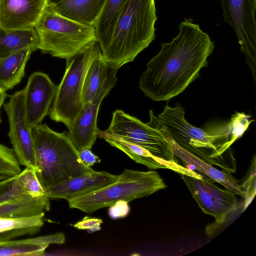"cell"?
<instances>
[{"mask_svg":"<svg viewBox=\"0 0 256 256\" xmlns=\"http://www.w3.org/2000/svg\"><path fill=\"white\" fill-rule=\"evenodd\" d=\"M214 48L208 35L190 18L185 19L177 36L170 42L162 43L159 52L148 62L140 77V88L154 101L169 100L200 78Z\"/></svg>","mask_w":256,"mask_h":256,"instance_id":"1","label":"cell"},{"mask_svg":"<svg viewBox=\"0 0 256 256\" xmlns=\"http://www.w3.org/2000/svg\"><path fill=\"white\" fill-rule=\"evenodd\" d=\"M156 20L154 0H128L102 52L105 61L118 70L132 62L154 40Z\"/></svg>","mask_w":256,"mask_h":256,"instance_id":"2","label":"cell"},{"mask_svg":"<svg viewBox=\"0 0 256 256\" xmlns=\"http://www.w3.org/2000/svg\"><path fill=\"white\" fill-rule=\"evenodd\" d=\"M37 176L46 190L62 182L93 172L81 160L67 132H58L46 124L32 128Z\"/></svg>","mask_w":256,"mask_h":256,"instance_id":"3","label":"cell"},{"mask_svg":"<svg viewBox=\"0 0 256 256\" xmlns=\"http://www.w3.org/2000/svg\"><path fill=\"white\" fill-rule=\"evenodd\" d=\"M184 115V108L179 104L174 107L166 105L157 116L150 110V120L146 124L202 160L216 165L227 172L235 173L236 168L228 164L224 156L219 155L212 136L206 132L190 124Z\"/></svg>","mask_w":256,"mask_h":256,"instance_id":"4","label":"cell"},{"mask_svg":"<svg viewBox=\"0 0 256 256\" xmlns=\"http://www.w3.org/2000/svg\"><path fill=\"white\" fill-rule=\"evenodd\" d=\"M34 28L40 40L38 50L42 54L66 60L98 42L94 26L62 16L48 4Z\"/></svg>","mask_w":256,"mask_h":256,"instance_id":"5","label":"cell"},{"mask_svg":"<svg viewBox=\"0 0 256 256\" xmlns=\"http://www.w3.org/2000/svg\"><path fill=\"white\" fill-rule=\"evenodd\" d=\"M166 186L164 180L156 171L126 169L112 184L68 202L70 208L92 213L100 208L110 206L120 200L129 202L149 196Z\"/></svg>","mask_w":256,"mask_h":256,"instance_id":"6","label":"cell"},{"mask_svg":"<svg viewBox=\"0 0 256 256\" xmlns=\"http://www.w3.org/2000/svg\"><path fill=\"white\" fill-rule=\"evenodd\" d=\"M94 42L73 57L68 59L64 76L56 86L49 112L50 119L63 123L68 128L82 110L84 82L92 60L100 50Z\"/></svg>","mask_w":256,"mask_h":256,"instance_id":"7","label":"cell"},{"mask_svg":"<svg viewBox=\"0 0 256 256\" xmlns=\"http://www.w3.org/2000/svg\"><path fill=\"white\" fill-rule=\"evenodd\" d=\"M104 132L142 146L163 160L178 164L168 142L160 131L122 110L113 112L110 124Z\"/></svg>","mask_w":256,"mask_h":256,"instance_id":"8","label":"cell"},{"mask_svg":"<svg viewBox=\"0 0 256 256\" xmlns=\"http://www.w3.org/2000/svg\"><path fill=\"white\" fill-rule=\"evenodd\" d=\"M224 20L235 32L241 52L256 79V0H220Z\"/></svg>","mask_w":256,"mask_h":256,"instance_id":"9","label":"cell"},{"mask_svg":"<svg viewBox=\"0 0 256 256\" xmlns=\"http://www.w3.org/2000/svg\"><path fill=\"white\" fill-rule=\"evenodd\" d=\"M200 208L206 214L213 216L218 224L224 223L227 216L238 208L234 194L214 184L215 181L206 176L202 179L178 174Z\"/></svg>","mask_w":256,"mask_h":256,"instance_id":"10","label":"cell"},{"mask_svg":"<svg viewBox=\"0 0 256 256\" xmlns=\"http://www.w3.org/2000/svg\"><path fill=\"white\" fill-rule=\"evenodd\" d=\"M24 89L14 92L4 104L9 123L8 136L20 165L33 168L36 170L32 128L27 126L24 118Z\"/></svg>","mask_w":256,"mask_h":256,"instance_id":"11","label":"cell"},{"mask_svg":"<svg viewBox=\"0 0 256 256\" xmlns=\"http://www.w3.org/2000/svg\"><path fill=\"white\" fill-rule=\"evenodd\" d=\"M118 70H114L98 88L92 100L84 106L68 128L70 138L78 152L91 149L98 136L97 118L100 104L114 86Z\"/></svg>","mask_w":256,"mask_h":256,"instance_id":"12","label":"cell"},{"mask_svg":"<svg viewBox=\"0 0 256 256\" xmlns=\"http://www.w3.org/2000/svg\"><path fill=\"white\" fill-rule=\"evenodd\" d=\"M56 86L46 74L36 72L29 76L24 90V108L27 126L32 128L49 114Z\"/></svg>","mask_w":256,"mask_h":256,"instance_id":"13","label":"cell"},{"mask_svg":"<svg viewBox=\"0 0 256 256\" xmlns=\"http://www.w3.org/2000/svg\"><path fill=\"white\" fill-rule=\"evenodd\" d=\"M48 4V0H0V28H34Z\"/></svg>","mask_w":256,"mask_h":256,"instance_id":"14","label":"cell"},{"mask_svg":"<svg viewBox=\"0 0 256 256\" xmlns=\"http://www.w3.org/2000/svg\"><path fill=\"white\" fill-rule=\"evenodd\" d=\"M118 176L106 172H88L62 182L46 190L50 198H64L68 201L90 193L115 182Z\"/></svg>","mask_w":256,"mask_h":256,"instance_id":"15","label":"cell"},{"mask_svg":"<svg viewBox=\"0 0 256 256\" xmlns=\"http://www.w3.org/2000/svg\"><path fill=\"white\" fill-rule=\"evenodd\" d=\"M98 136L105 140L112 146L122 150L136 162L144 164L150 169H170L178 174L181 173L196 178L200 174L184 167L178 164H174L160 158L146 149L138 145L128 142L118 137L105 133L98 130Z\"/></svg>","mask_w":256,"mask_h":256,"instance_id":"16","label":"cell"},{"mask_svg":"<svg viewBox=\"0 0 256 256\" xmlns=\"http://www.w3.org/2000/svg\"><path fill=\"white\" fill-rule=\"evenodd\" d=\"M163 135L168 142L174 155L180 158L184 163L193 166L196 170L220 183L226 188L244 198V194L238 181L231 173L219 170L212 164L202 160L182 148L167 136L164 134Z\"/></svg>","mask_w":256,"mask_h":256,"instance_id":"17","label":"cell"},{"mask_svg":"<svg viewBox=\"0 0 256 256\" xmlns=\"http://www.w3.org/2000/svg\"><path fill=\"white\" fill-rule=\"evenodd\" d=\"M64 242L62 232L22 240H0V256H42L49 244Z\"/></svg>","mask_w":256,"mask_h":256,"instance_id":"18","label":"cell"},{"mask_svg":"<svg viewBox=\"0 0 256 256\" xmlns=\"http://www.w3.org/2000/svg\"><path fill=\"white\" fill-rule=\"evenodd\" d=\"M106 2V0H65L51 6L62 16L82 24L94 26Z\"/></svg>","mask_w":256,"mask_h":256,"instance_id":"19","label":"cell"},{"mask_svg":"<svg viewBox=\"0 0 256 256\" xmlns=\"http://www.w3.org/2000/svg\"><path fill=\"white\" fill-rule=\"evenodd\" d=\"M250 116L244 113L236 112L230 121L225 124L215 126L207 131L212 138L214 144L220 156L230 148V146L240 138L254 120H250Z\"/></svg>","mask_w":256,"mask_h":256,"instance_id":"20","label":"cell"},{"mask_svg":"<svg viewBox=\"0 0 256 256\" xmlns=\"http://www.w3.org/2000/svg\"><path fill=\"white\" fill-rule=\"evenodd\" d=\"M24 49L0 58V88L4 92L13 88L25 75V68L32 52Z\"/></svg>","mask_w":256,"mask_h":256,"instance_id":"21","label":"cell"},{"mask_svg":"<svg viewBox=\"0 0 256 256\" xmlns=\"http://www.w3.org/2000/svg\"><path fill=\"white\" fill-rule=\"evenodd\" d=\"M39 42L35 28L6 30L0 28V58L27 48L36 51Z\"/></svg>","mask_w":256,"mask_h":256,"instance_id":"22","label":"cell"},{"mask_svg":"<svg viewBox=\"0 0 256 256\" xmlns=\"http://www.w3.org/2000/svg\"><path fill=\"white\" fill-rule=\"evenodd\" d=\"M114 70H118L105 61L100 50L90 64L85 76L82 92L83 106L92 100L100 86Z\"/></svg>","mask_w":256,"mask_h":256,"instance_id":"23","label":"cell"},{"mask_svg":"<svg viewBox=\"0 0 256 256\" xmlns=\"http://www.w3.org/2000/svg\"><path fill=\"white\" fill-rule=\"evenodd\" d=\"M128 0H106L94 26L102 52L108 46L118 19Z\"/></svg>","mask_w":256,"mask_h":256,"instance_id":"24","label":"cell"},{"mask_svg":"<svg viewBox=\"0 0 256 256\" xmlns=\"http://www.w3.org/2000/svg\"><path fill=\"white\" fill-rule=\"evenodd\" d=\"M50 198L46 195L38 198L10 200L0 204V218H16L38 215L48 211Z\"/></svg>","mask_w":256,"mask_h":256,"instance_id":"25","label":"cell"},{"mask_svg":"<svg viewBox=\"0 0 256 256\" xmlns=\"http://www.w3.org/2000/svg\"><path fill=\"white\" fill-rule=\"evenodd\" d=\"M44 212L32 216L0 218V234L14 232L20 234L38 230L43 225Z\"/></svg>","mask_w":256,"mask_h":256,"instance_id":"26","label":"cell"},{"mask_svg":"<svg viewBox=\"0 0 256 256\" xmlns=\"http://www.w3.org/2000/svg\"><path fill=\"white\" fill-rule=\"evenodd\" d=\"M15 182L22 193L31 198L45 196L44 190L34 168L26 167L15 178Z\"/></svg>","mask_w":256,"mask_h":256,"instance_id":"27","label":"cell"},{"mask_svg":"<svg viewBox=\"0 0 256 256\" xmlns=\"http://www.w3.org/2000/svg\"><path fill=\"white\" fill-rule=\"evenodd\" d=\"M20 172V164L13 149L0 144V174L14 176Z\"/></svg>","mask_w":256,"mask_h":256,"instance_id":"28","label":"cell"},{"mask_svg":"<svg viewBox=\"0 0 256 256\" xmlns=\"http://www.w3.org/2000/svg\"><path fill=\"white\" fill-rule=\"evenodd\" d=\"M15 177L9 176L0 180V204L10 200L28 198L22 194L14 184Z\"/></svg>","mask_w":256,"mask_h":256,"instance_id":"29","label":"cell"},{"mask_svg":"<svg viewBox=\"0 0 256 256\" xmlns=\"http://www.w3.org/2000/svg\"><path fill=\"white\" fill-rule=\"evenodd\" d=\"M255 156L254 157L253 164L251 165L250 172L246 179L240 184L245 199L243 211L252 202L256 194V163Z\"/></svg>","mask_w":256,"mask_h":256,"instance_id":"30","label":"cell"},{"mask_svg":"<svg viewBox=\"0 0 256 256\" xmlns=\"http://www.w3.org/2000/svg\"><path fill=\"white\" fill-rule=\"evenodd\" d=\"M130 210V208L128 202L120 200L116 202L114 204L110 206L108 209L109 216L113 219L126 217Z\"/></svg>","mask_w":256,"mask_h":256,"instance_id":"31","label":"cell"},{"mask_svg":"<svg viewBox=\"0 0 256 256\" xmlns=\"http://www.w3.org/2000/svg\"><path fill=\"white\" fill-rule=\"evenodd\" d=\"M102 222L100 218L86 216L73 226L79 230H86L88 232H94L100 229V226Z\"/></svg>","mask_w":256,"mask_h":256,"instance_id":"32","label":"cell"},{"mask_svg":"<svg viewBox=\"0 0 256 256\" xmlns=\"http://www.w3.org/2000/svg\"><path fill=\"white\" fill-rule=\"evenodd\" d=\"M82 162L87 166L90 167L100 162V158L93 154L90 149L84 148L78 152Z\"/></svg>","mask_w":256,"mask_h":256,"instance_id":"33","label":"cell"},{"mask_svg":"<svg viewBox=\"0 0 256 256\" xmlns=\"http://www.w3.org/2000/svg\"><path fill=\"white\" fill-rule=\"evenodd\" d=\"M7 96L6 92L0 88V108L4 104V102Z\"/></svg>","mask_w":256,"mask_h":256,"instance_id":"34","label":"cell"},{"mask_svg":"<svg viewBox=\"0 0 256 256\" xmlns=\"http://www.w3.org/2000/svg\"><path fill=\"white\" fill-rule=\"evenodd\" d=\"M64 0H48V2L50 5H54Z\"/></svg>","mask_w":256,"mask_h":256,"instance_id":"35","label":"cell"},{"mask_svg":"<svg viewBox=\"0 0 256 256\" xmlns=\"http://www.w3.org/2000/svg\"><path fill=\"white\" fill-rule=\"evenodd\" d=\"M8 177H9V176H6L5 175H4L2 174H0V180H2L3 179H4V178H6Z\"/></svg>","mask_w":256,"mask_h":256,"instance_id":"36","label":"cell"},{"mask_svg":"<svg viewBox=\"0 0 256 256\" xmlns=\"http://www.w3.org/2000/svg\"><path fill=\"white\" fill-rule=\"evenodd\" d=\"M2 122V119H1V118L0 116V123Z\"/></svg>","mask_w":256,"mask_h":256,"instance_id":"37","label":"cell"}]
</instances>
